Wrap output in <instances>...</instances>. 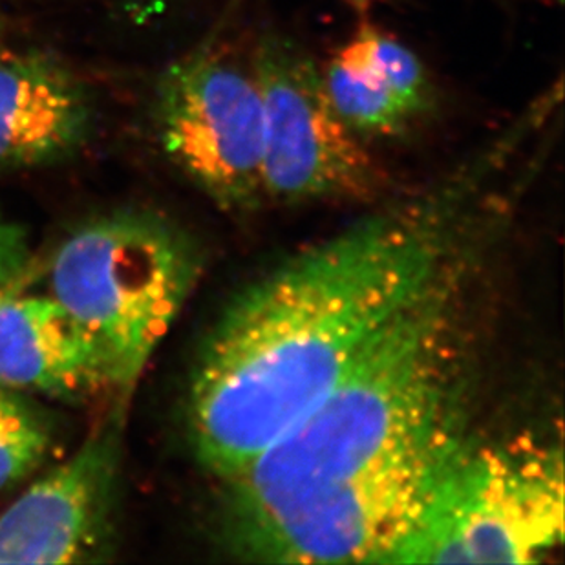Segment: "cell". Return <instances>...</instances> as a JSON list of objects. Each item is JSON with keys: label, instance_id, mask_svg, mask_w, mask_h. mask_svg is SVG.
<instances>
[{"label": "cell", "instance_id": "cell-5", "mask_svg": "<svg viewBox=\"0 0 565 565\" xmlns=\"http://www.w3.org/2000/svg\"><path fill=\"white\" fill-rule=\"evenodd\" d=\"M249 66L262 99L266 200L361 202L386 191L388 178L337 116L320 70L294 39L264 33Z\"/></svg>", "mask_w": 565, "mask_h": 565}, {"label": "cell", "instance_id": "cell-12", "mask_svg": "<svg viewBox=\"0 0 565 565\" xmlns=\"http://www.w3.org/2000/svg\"><path fill=\"white\" fill-rule=\"evenodd\" d=\"M52 443L49 423L19 395L0 390V491L32 475Z\"/></svg>", "mask_w": 565, "mask_h": 565}, {"label": "cell", "instance_id": "cell-2", "mask_svg": "<svg viewBox=\"0 0 565 565\" xmlns=\"http://www.w3.org/2000/svg\"><path fill=\"white\" fill-rule=\"evenodd\" d=\"M465 253L297 425L227 481V539L275 518L326 564H379L465 436Z\"/></svg>", "mask_w": 565, "mask_h": 565}, {"label": "cell", "instance_id": "cell-8", "mask_svg": "<svg viewBox=\"0 0 565 565\" xmlns=\"http://www.w3.org/2000/svg\"><path fill=\"white\" fill-rule=\"evenodd\" d=\"M88 130L90 103L63 63L43 52L0 55V167L55 163Z\"/></svg>", "mask_w": 565, "mask_h": 565}, {"label": "cell", "instance_id": "cell-7", "mask_svg": "<svg viewBox=\"0 0 565 565\" xmlns=\"http://www.w3.org/2000/svg\"><path fill=\"white\" fill-rule=\"evenodd\" d=\"M118 436L99 434L0 514V564H77L107 539Z\"/></svg>", "mask_w": 565, "mask_h": 565}, {"label": "cell", "instance_id": "cell-10", "mask_svg": "<svg viewBox=\"0 0 565 565\" xmlns=\"http://www.w3.org/2000/svg\"><path fill=\"white\" fill-rule=\"evenodd\" d=\"M335 57L383 83L414 121L433 108L434 86L425 64L392 33L364 24Z\"/></svg>", "mask_w": 565, "mask_h": 565}, {"label": "cell", "instance_id": "cell-11", "mask_svg": "<svg viewBox=\"0 0 565 565\" xmlns=\"http://www.w3.org/2000/svg\"><path fill=\"white\" fill-rule=\"evenodd\" d=\"M320 77L337 116L359 138H392L414 124L383 83L335 55L320 70Z\"/></svg>", "mask_w": 565, "mask_h": 565}, {"label": "cell", "instance_id": "cell-13", "mask_svg": "<svg viewBox=\"0 0 565 565\" xmlns=\"http://www.w3.org/2000/svg\"><path fill=\"white\" fill-rule=\"evenodd\" d=\"M26 260V233L0 211V286L19 275Z\"/></svg>", "mask_w": 565, "mask_h": 565}, {"label": "cell", "instance_id": "cell-14", "mask_svg": "<svg viewBox=\"0 0 565 565\" xmlns=\"http://www.w3.org/2000/svg\"><path fill=\"white\" fill-rule=\"evenodd\" d=\"M348 6H352L353 10L366 11L370 6L374 4L375 0H342Z\"/></svg>", "mask_w": 565, "mask_h": 565}, {"label": "cell", "instance_id": "cell-6", "mask_svg": "<svg viewBox=\"0 0 565 565\" xmlns=\"http://www.w3.org/2000/svg\"><path fill=\"white\" fill-rule=\"evenodd\" d=\"M154 113L163 152L218 207L244 213L266 200L252 66L214 46L185 55L158 79Z\"/></svg>", "mask_w": 565, "mask_h": 565}, {"label": "cell", "instance_id": "cell-3", "mask_svg": "<svg viewBox=\"0 0 565 565\" xmlns=\"http://www.w3.org/2000/svg\"><path fill=\"white\" fill-rule=\"evenodd\" d=\"M50 295L88 333L110 388L127 399L200 277V255L158 214L124 211L81 225L50 264Z\"/></svg>", "mask_w": 565, "mask_h": 565}, {"label": "cell", "instance_id": "cell-9", "mask_svg": "<svg viewBox=\"0 0 565 565\" xmlns=\"http://www.w3.org/2000/svg\"><path fill=\"white\" fill-rule=\"evenodd\" d=\"M0 386L55 397L110 388L96 344L52 295H0Z\"/></svg>", "mask_w": 565, "mask_h": 565}, {"label": "cell", "instance_id": "cell-1", "mask_svg": "<svg viewBox=\"0 0 565 565\" xmlns=\"http://www.w3.org/2000/svg\"><path fill=\"white\" fill-rule=\"evenodd\" d=\"M534 130L520 114L441 182L306 247L231 302L189 384V436L203 467L230 480L330 394L463 255L481 192Z\"/></svg>", "mask_w": 565, "mask_h": 565}, {"label": "cell", "instance_id": "cell-4", "mask_svg": "<svg viewBox=\"0 0 565 565\" xmlns=\"http://www.w3.org/2000/svg\"><path fill=\"white\" fill-rule=\"evenodd\" d=\"M562 539L561 448L463 436L384 564H533Z\"/></svg>", "mask_w": 565, "mask_h": 565}]
</instances>
